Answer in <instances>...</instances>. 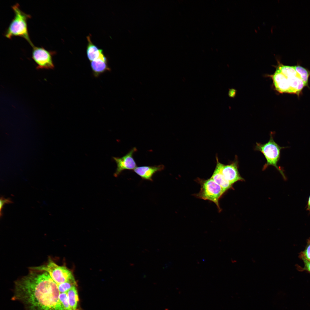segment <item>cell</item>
<instances>
[{
	"label": "cell",
	"instance_id": "1",
	"mask_svg": "<svg viewBox=\"0 0 310 310\" xmlns=\"http://www.w3.org/2000/svg\"><path fill=\"white\" fill-rule=\"evenodd\" d=\"M58 284L46 272L32 270L15 282L13 299L26 310H66Z\"/></svg>",
	"mask_w": 310,
	"mask_h": 310
},
{
	"label": "cell",
	"instance_id": "2",
	"mask_svg": "<svg viewBox=\"0 0 310 310\" xmlns=\"http://www.w3.org/2000/svg\"><path fill=\"white\" fill-rule=\"evenodd\" d=\"M11 7L14 13L13 18L6 30L4 36L11 39L14 36H18L26 40L32 47L34 46L29 35L27 22L31 16L22 11L17 3Z\"/></svg>",
	"mask_w": 310,
	"mask_h": 310
},
{
	"label": "cell",
	"instance_id": "3",
	"mask_svg": "<svg viewBox=\"0 0 310 310\" xmlns=\"http://www.w3.org/2000/svg\"><path fill=\"white\" fill-rule=\"evenodd\" d=\"M273 133L271 132L269 141L266 143L262 144L256 143L255 150L259 151L263 154L266 159V162L264 164L263 170H264L270 166L275 167L282 175L283 178L286 179V177L283 170L277 165V163L280 157V151L287 147H280L274 140Z\"/></svg>",
	"mask_w": 310,
	"mask_h": 310
},
{
	"label": "cell",
	"instance_id": "4",
	"mask_svg": "<svg viewBox=\"0 0 310 310\" xmlns=\"http://www.w3.org/2000/svg\"><path fill=\"white\" fill-rule=\"evenodd\" d=\"M198 180L201 188L199 192L195 196L197 198L214 203L220 211L219 201L225 191L211 178L206 180L199 179Z\"/></svg>",
	"mask_w": 310,
	"mask_h": 310
},
{
	"label": "cell",
	"instance_id": "5",
	"mask_svg": "<svg viewBox=\"0 0 310 310\" xmlns=\"http://www.w3.org/2000/svg\"><path fill=\"white\" fill-rule=\"evenodd\" d=\"M30 269L47 272L58 284L66 282L74 277L71 272L65 266H59L51 259L45 265L32 267Z\"/></svg>",
	"mask_w": 310,
	"mask_h": 310
},
{
	"label": "cell",
	"instance_id": "6",
	"mask_svg": "<svg viewBox=\"0 0 310 310\" xmlns=\"http://www.w3.org/2000/svg\"><path fill=\"white\" fill-rule=\"evenodd\" d=\"M32 58L37 64V69H53L54 67L52 57L55 51L46 50L42 47H32Z\"/></svg>",
	"mask_w": 310,
	"mask_h": 310
},
{
	"label": "cell",
	"instance_id": "7",
	"mask_svg": "<svg viewBox=\"0 0 310 310\" xmlns=\"http://www.w3.org/2000/svg\"><path fill=\"white\" fill-rule=\"evenodd\" d=\"M137 150L136 148L134 147L122 157H113L117 165L114 174V177H117L124 170H134L137 167V164L133 156Z\"/></svg>",
	"mask_w": 310,
	"mask_h": 310
},
{
	"label": "cell",
	"instance_id": "8",
	"mask_svg": "<svg viewBox=\"0 0 310 310\" xmlns=\"http://www.w3.org/2000/svg\"><path fill=\"white\" fill-rule=\"evenodd\" d=\"M225 178L232 184L244 179L240 176L238 170V162L237 158L231 163L224 165L217 160L216 166Z\"/></svg>",
	"mask_w": 310,
	"mask_h": 310
},
{
	"label": "cell",
	"instance_id": "9",
	"mask_svg": "<svg viewBox=\"0 0 310 310\" xmlns=\"http://www.w3.org/2000/svg\"><path fill=\"white\" fill-rule=\"evenodd\" d=\"M270 76L275 89L278 92L291 94L290 86L286 78L278 69L276 68L274 73Z\"/></svg>",
	"mask_w": 310,
	"mask_h": 310
},
{
	"label": "cell",
	"instance_id": "10",
	"mask_svg": "<svg viewBox=\"0 0 310 310\" xmlns=\"http://www.w3.org/2000/svg\"><path fill=\"white\" fill-rule=\"evenodd\" d=\"M164 166L162 164L152 166H142L137 167L134 171L143 180L152 181V177L156 173L163 170Z\"/></svg>",
	"mask_w": 310,
	"mask_h": 310
},
{
	"label": "cell",
	"instance_id": "11",
	"mask_svg": "<svg viewBox=\"0 0 310 310\" xmlns=\"http://www.w3.org/2000/svg\"><path fill=\"white\" fill-rule=\"evenodd\" d=\"M90 35L87 37L88 44L86 49L88 58L91 61L101 59H105L107 58L104 55L103 51L99 49L92 42Z\"/></svg>",
	"mask_w": 310,
	"mask_h": 310
},
{
	"label": "cell",
	"instance_id": "12",
	"mask_svg": "<svg viewBox=\"0 0 310 310\" xmlns=\"http://www.w3.org/2000/svg\"><path fill=\"white\" fill-rule=\"evenodd\" d=\"M285 76L289 82L291 94H296L299 96L304 87L305 86L303 82L298 74L296 75Z\"/></svg>",
	"mask_w": 310,
	"mask_h": 310
},
{
	"label": "cell",
	"instance_id": "13",
	"mask_svg": "<svg viewBox=\"0 0 310 310\" xmlns=\"http://www.w3.org/2000/svg\"><path fill=\"white\" fill-rule=\"evenodd\" d=\"M91 66L94 75L96 77L106 71H110L107 59H100L91 61Z\"/></svg>",
	"mask_w": 310,
	"mask_h": 310
},
{
	"label": "cell",
	"instance_id": "14",
	"mask_svg": "<svg viewBox=\"0 0 310 310\" xmlns=\"http://www.w3.org/2000/svg\"><path fill=\"white\" fill-rule=\"evenodd\" d=\"M211 178L225 191L232 187V184L225 178L216 167Z\"/></svg>",
	"mask_w": 310,
	"mask_h": 310
},
{
	"label": "cell",
	"instance_id": "15",
	"mask_svg": "<svg viewBox=\"0 0 310 310\" xmlns=\"http://www.w3.org/2000/svg\"><path fill=\"white\" fill-rule=\"evenodd\" d=\"M68 301L71 310H78L79 298L76 286H74L67 292Z\"/></svg>",
	"mask_w": 310,
	"mask_h": 310
},
{
	"label": "cell",
	"instance_id": "16",
	"mask_svg": "<svg viewBox=\"0 0 310 310\" xmlns=\"http://www.w3.org/2000/svg\"><path fill=\"white\" fill-rule=\"evenodd\" d=\"M294 66L299 76L304 83L305 86H308V79L310 75V71L299 64Z\"/></svg>",
	"mask_w": 310,
	"mask_h": 310
},
{
	"label": "cell",
	"instance_id": "17",
	"mask_svg": "<svg viewBox=\"0 0 310 310\" xmlns=\"http://www.w3.org/2000/svg\"><path fill=\"white\" fill-rule=\"evenodd\" d=\"M59 290L61 293H67L71 288L76 286L77 284L74 277L58 285Z\"/></svg>",
	"mask_w": 310,
	"mask_h": 310
},
{
	"label": "cell",
	"instance_id": "18",
	"mask_svg": "<svg viewBox=\"0 0 310 310\" xmlns=\"http://www.w3.org/2000/svg\"><path fill=\"white\" fill-rule=\"evenodd\" d=\"M306 268L310 272V243L301 255Z\"/></svg>",
	"mask_w": 310,
	"mask_h": 310
},
{
	"label": "cell",
	"instance_id": "19",
	"mask_svg": "<svg viewBox=\"0 0 310 310\" xmlns=\"http://www.w3.org/2000/svg\"><path fill=\"white\" fill-rule=\"evenodd\" d=\"M13 203V202L9 198L5 199L3 197H1L0 199V216L1 217L2 214V210L5 204H10Z\"/></svg>",
	"mask_w": 310,
	"mask_h": 310
},
{
	"label": "cell",
	"instance_id": "20",
	"mask_svg": "<svg viewBox=\"0 0 310 310\" xmlns=\"http://www.w3.org/2000/svg\"><path fill=\"white\" fill-rule=\"evenodd\" d=\"M234 91L232 89H230L229 90L228 94L229 97H232L233 96L234 94Z\"/></svg>",
	"mask_w": 310,
	"mask_h": 310
},
{
	"label": "cell",
	"instance_id": "21",
	"mask_svg": "<svg viewBox=\"0 0 310 310\" xmlns=\"http://www.w3.org/2000/svg\"><path fill=\"white\" fill-rule=\"evenodd\" d=\"M307 210L310 212V195L309 197L307 207Z\"/></svg>",
	"mask_w": 310,
	"mask_h": 310
}]
</instances>
